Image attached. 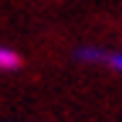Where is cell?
Listing matches in <instances>:
<instances>
[{
  "mask_svg": "<svg viewBox=\"0 0 122 122\" xmlns=\"http://www.w3.org/2000/svg\"><path fill=\"white\" fill-rule=\"evenodd\" d=\"M107 62H109V65H112L114 70H120V73H122V52H109Z\"/></svg>",
  "mask_w": 122,
  "mask_h": 122,
  "instance_id": "obj_3",
  "label": "cell"
},
{
  "mask_svg": "<svg viewBox=\"0 0 122 122\" xmlns=\"http://www.w3.org/2000/svg\"><path fill=\"white\" fill-rule=\"evenodd\" d=\"M75 57L78 60H86V62H107L109 52H104V49H99V47H81L75 52Z\"/></svg>",
  "mask_w": 122,
  "mask_h": 122,
  "instance_id": "obj_1",
  "label": "cell"
},
{
  "mask_svg": "<svg viewBox=\"0 0 122 122\" xmlns=\"http://www.w3.org/2000/svg\"><path fill=\"white\" fill-rule=\"evenodd\" d=\"M21 65V57L13 52V49L0 47V70H16Z\"/></svg>",
  "mask_w": 122,
  "mask_h": 122,
  "instance_id": "obj_2",
  "label": "cell"
}]
</instances>
